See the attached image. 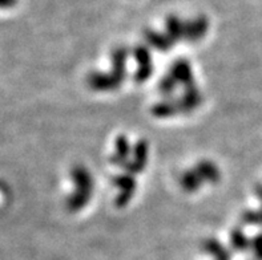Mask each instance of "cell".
Returning <instances> with one entry per match:
<instances>
[{"mask_svg": "<svg viewBox=\"0 0 262 260\" xmlns=\"http://www.w3.org/2000/svg\"><path fill=\"white\" fill-rule=\"evenodd\" d=\"M128 53L124 48H117L113 51V70L110 75L93 73L88 79V84L93 90H115L123 81L125 76V63Z\"/></svg>", "mask_w": 262, "mask_h": 260, "instance_id": "6da1fadb", "label": "cell"}, {"mask_svg": "<svg viewBox=\"0 0 262 260\" xmlns=\"http://www.w3.org/2000/svg\"><path fill=\"white\" fill-rule=\"evenodd\" d=\"M72 179L75 182L76 190L67 201V206L71 211H79L88 203L92 197L93 178L84 166H76L72 170Z\"/></svg>", "mask_w": 262, "mask_h": 260, "instance_id": "7a4b0ae2", "label": "cell"}, {"mask_svg": "<svg viewBox=\"0 0 262 260\" xmlns=\"http://www.w3.org/2000/svg\"><path fill=\"white\" fill-rule=\"evenodd\" d=\"M208 30H209V21L206 20V17H196V19H193L190 21H188V23H185L184 39L190 41V43H196V41H200V40L205 36Z\"/></svg>", "mask_w": 262, "mask_h": 260, "instance_id": "3957f363", "label": "cell"}, {"mask_svg": "<svg viewBox=\"0 0 262 260\" xmlns=\"http://www.w3.org/2000/svg\"><path fill=\"white\" fill-rule=\"evenodd\" d=\"M135 55H136L137 64H139V69L136 72V81L137 83H144L148 80V77L152 75L153 72V63L152 57H150V53L148 52L145 46H139L135 51Z\"/></svg>", "mask_w": 262, "mask_h": 260, "instance_id": "277c9868", "label": "cell"}, {"mask_svg": "<svg viewBox=\"0 0 262 260\" xmlns=\"http://www.w3.org/2000/svg\"><path fill=\"white\" fill-rule=\"evenodd\" d=\"M170 75L173 76V79L176 80L177 84H184L186 89L196 86L194 79H193L192 68H190L189 61H186V60H179V61L173 64Z\"/></svg>", "mask_w": 262, "mask_h": 260, "instance_id": "5b68a950", "label": "cell"}, {"mask_svg": "<svg viewBox=\"0 0 262 260\" xmlns=\"http://www.w3.org/2000/svg\"><path fill=\"white\" fill-rule=\"evenodd\" d=\"M113 182L116 184V187L119 188V198H117V204L120 207L126 204L130 201L132 195L135 194L136 190V182L130 175H121V177L113 178Z\"/></svg>", "mask_w": 262, "mask_h": 260, "instance_id": "8992f818", "label": "cell"}, {"mask_svg": "<svg viewBox=\"0 0 262 260\" xmlns=\"http://www.w3.org/2000/svg\"><path fill=\"white\" fill-rule=\"evenodd\" d=\"M146 159H148V145L145 141H140L135 146V159L130 163H126L125 170L129 174L143 172L146 165Z\"/></svg>", "mask_w": 262, "mask_h": 260, "instance_id": "52a82bcc", "label": "cell"}, {"mask_svg": "<svg viewBox=\"0 0 262 260\" xmlns=\"http://www.w3.org/2000/svg\"><path fill=\"white\" fill-rule=\"evenodd\" d=\"M194 172L200 175V178H201L203 181H208L214 183V182H217L220 179L219 168L210 161L200 162L199 165L194 168Z\"/></svg>", "mask_w": 262, "mask_h": 260, "instance_id": "ba28073f", "label": "cell"}, {"mask_svg": "<svg viewBox=\"0 0 262 260\" xmlns=\"http://www.w3.org/2000/svg\"><path fill=\"white\" fill-rule=\"evenodd\" d=\"M146 43L152 45L153 48L161 51V52H166L169 51L173 45V41L168 35H163V33L153 32V31H148L146 32Z\"/></svg>", "mask_w": 262, "mask_h": 260, "instance_id": "9c48e42d", "label": "cell"}, {"mask_svg": "<svg viewBox=\"0 0 262 260\" xmlns=\"http://www.w3.org/2000/svg\"><path fill=\"white\" fill-rule=\"evenodd\" d=\"M128 157H129V144H128L126 137L121 135V137L117 138L116 150H115V154L112 155L111 161H112L115 165L125 166L126 161H128Z\"/></svg>", "mask_w": 262, "mask_h": 260, "instance_id": "30bf717a", "label": "cell"}, {"mask_svg": "<svg viewBox=\"0 0 262 260\" xmlns=\"http://www.w3.org/2000/svg\"><path fill=\"white\" fill-rule=\"evenodd\" d=\"M184 28L185 23H183L179 17L169 16L166 19V35L172 39L173 43L184 39Z\"/></svg>", "mask_w": 262, "mask_h": 260, "instance_id": "8fae6325", "label": "cell"}, {"mask_svg": "<svg viewBox=\"0 0 262 260\" xmlns=\"http://www.w3.org/2000/svg\"><path fill=\"white\" fill-rule=\"evenodd\" d=\"M201 183H203V179L194 172V169L188 173H184V175L181 177V186L186 191L197 190V188H200Z\"/></svg>", "mask_w": 262, "mask_h": 260, "instance_id": "7c38bea8", "label": "cell"}, {"mask_svg": "<svg viewBox=\"0 0 262 260\" xmlns=\"http://www.w3.org/2000/svg\"><path fill=\"white\" fill-rule=\"evenodd\" d=\"M205 250L210 252L216 260H230V255L228 254V251L221 244L217 243L216 241H213V239L206 241Z\"/></svg>", "mask_w": 262, "mask_h": 260, "instance_id": "4fadbf2b", "label": "cell"}, {"mask_svg": "<svg viewBox=\"0 0 262 260\" xmlns=\"http://www.w3.org/2000/svg\"><path fill=\"white\" fill-rule=\"evenodd\" d=\"M176 85V80L173 79V76L169 73L168 76L164 77V79L161 80V83H160V90H161L164 94H170V93L174 90Z\"/></svg>", "mask_w": 262, "mask_h": 260, "instance_id": "5bb4252c", "label": "cell"}, {"mask_svg": "<svg viewBox=\"0 0 262 260\" xmlns=\"http://www.w3.org/2000/svg\"><path fill=\"white\" fill-rule=\"evenodd\" d=\"M232 243L233 246L236 247V250H244L248 244V241L245 239V237L243 235V232L239 231H234L232 237Z\"/></svg>", "mask_w": 262, "mask_h": 260, "instance_id": "9a60e30c", "label": "cell"}, {"mask_svg": "<svg viewBox=\"0 0 262 260\" xmlns=\"http://www.w3.org/2000/svg\"><path fill=\"white\" fill-rule=\"evenodd\" d=\"M17 0H0V10H8L16 6Z\"/></svg>", "mask_w": 262, "mask_h": 260, "instance_id": "2e32d148", "label": "cell"}]
</instances>
